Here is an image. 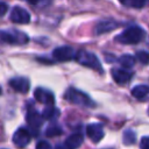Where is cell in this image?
I'll return each mask as SVG.
<instances>
[{
    "label": "cell",
    "instance_id": "ba28073f",
    "mask_svg": "<svg viewBox=\"0 0 149 149\" xmlns=\"http://www.w3.org/2000/svg\"><path fill=\"white\" fill-rule=\"evenodd\" d=\"M84 141L83 135L80 134H71L70 136L66 137V140L64 141V143H61L58 146H56L55 149H77L81 146Z\"/></svg>",
    "mask_w": 149,
    "mask_h": 149
},
{
    "label": "cell",
    "instance_id": "484cf974",
    "mask_svg": "<svg viewBox=\"0 0 149 149\" xmlns=\"http://www.w3.org/2000/svg\"><path fill=\"white\" fill-rule=\"evenodd\" d=\"M1 93H2V90H1V87H0V94H1Z\"/></svg>",
    "mask_w": 149,
    "mask_h": 149
},
{
    "label": "cell",
    "instance_id": "9c48e42d",
    "mask_svg": "<svg viewBox=\"0 0 149 149\" xmlns=\"http://www.w3.org/2000/svg\"><path fill=\"white\" fill-rule=\"evenodd\" d=\"M30 133L26 128H19L13 135V143L17 148H24L30 142Z\"/></svg>",
    "mask_w": 149,
    "mask_h": 149
},
{
    "label": "cell",
    "instance_id": "6da1fadb",
    "mask_svg": "<svg viewBox=\"0 0 149 149\" xmlns=\"http://www.w3.org/2000/svg\"><path fill=\"white\" fill-rule=\"evenodd\" d=\"M146 33L141 27L132 26L125 29L120 35L115 37V41L121 44H136L141 42L144 37Z\"/></svg>",
    "mask_w": 149,
    "mask_h": 149
},
{
    "label": "cell",
    "instance_id": "277c9868",
    "mask_svg": "<svg viewBox=\"0 0 149 149\" xmlns=\"http://www.w3.org/2000/svg\"><path fill=\"white\" fill-rule=\"evenodd\" d=\"M74 58L79 64H81L84 66H87L90 69H93V70H97L100 72L102 71L101 64H100L98 57L92 52H88L86 50H79L76 52Z\"/></svg>",
    "mask_w": 149,
    "mask_h": 149
},
{
    "label": "cell",
    "instance_id": "7c38bea8",
    "mask_svg": "<svg viewBox=\"0 0 149 149\" xmlns=\"http://www.w3.org/2000/svg\"><path fill=\"white\" fill-rule=\"evenodd\" d=\"M26 120H27V123H28L33 129L40 128V127L42 126V123H43V118H42V115H41L37 111H35L34 108H33V109L30 108V109L27 112Z\"/></svg>",
    "mask_w": 149,
    "mask_h": 149
},
{
    "label": "cell",
    "instance_id": "8992f818",
    "mask_svg": "<svg viewBox=\"0 0 149 149\" xmlns=\"http://www.w3.org/2000/svg\"><path fill=\"white\" fill-rule=\"evenodd\" d=\"M10 21L14 23H19V24H26L30 21V14L22 7L20 6H15L12 12H10V16H9Z\"/></svg>",
    "mask_w": 149,
    "mask_h": 149
},
{
    "label": "cell",
    "instance_id": "52a82bcc",
    "mask_svg": "<svg viewBox=\"0 0 149 149\" xmlns=\"http://www.w3.org/2000/svg\"><path fill=\"white\" fill-rule=\"evenodd\" d=\"M86 135L87 137L93 142L98 143L102 140L105 133H104V127L101 123H90L86 127Z\"/></svg>",
    "mask_w": 149,
    "mask_h": 149
},
{
    "label": "cell",
    "instance_id": "603a6c76",
    "mask_svg": "<svg viewBox=\"0 0 149 149\" xmlns=\"http://www.w3.org/2000/svg\"><path fill=\"white\" fill-rule=\"evenodd\" d=\"M36 149H52L51 144L47 141H40L36 144Z\"/></svg>",
    "mask_w": 149,
    "mask_h": 149
},
{
    "label": "cell",
    "instance_id": "ac0fdd59",
    "mask_svg": "<svg viewBox=\"0 0 149 149\" xmlns=\"http://www.w3.org/2000/svg\"><path fill=\"white\" fill-rule=\"evenodd\" d=\"M121 5L126 6V7H130V8H142L146 5L147 0H119Z\"/></svg>",
    "mask_w": 149,
    "mask_h": 149
},
{
    "label": "cell",
    "instance_id": "44dd1931",
    "mask_svg": "<svg viewBox=\"0 0 149 149\" xmlns=\"http://www.w3.org/2000/svg\"><path fill=\"white\" fill-rule=\"evenodd\" d=\"M135 59L139 61L141 64H148L149 63V52L144 50H140L136 52Z\"/></svg>",
    "mask_w": 149,
    "mask_h": 149
},
{
    "label": "cell",
    "instance_id": "7402d4cb",
    "mask_svg": "<svg viewBox=\"0 0 149 149\" xmlns=\"http://www.w3.org/2000/svg\"><path fill=\"white\" fill-rule=\"evenodd\" d=\"M28 1L30 5H35V6H47L51 2V0H26Z\"/></svg>",
    "mask_w": 149,
    "mask_h": 149
},
{
    "label": "cell",
    "instance_id": "d6986e66",
    "mask_svg": "<svg viewBox=\"0 0 149 149\" xmlns=\"http://www.w3.org/2000/svg\"><path fill=\"white\" fill-rule=\"evenodd\" d=\"M62 133H63V130H62V128H61L58 125H51V126H49V127L47 128V130H45V135L49 136V137L58 136V135H61Z\"/></svg>",
    "mask_w": 149,
    "mask_h": 149
},
{
    "label": "cell",
    "instance_id": "cb8c5ba5",
    "mask_svg": "<svg viewBox=\"0 0 149 149\" xmlns=\"http://www.w3.org/2000/svg\"><path fill=\"white\" fill-rule=\"evenodd\" d=\"M141 149H149V136H143L140 142Z\"/></svg>",
    "mask_w": 149,
    "mask_h": 149
},
{
    "label": "cell",
    "instance_id": "ffe728a7",
    "mask_svg": "<svg viewBox=\"0 0 149 149\" xmlns=\"http://www.w3.org/2000/svg\"><path fill=\"white\" fill-rule=\"evenodd\" d=\"M135 140H136V136H135V133L133 130L128 129L123 133V143L125 144H127V146L133 144L135 142Z\"/></svg>",
    "mask_w": 149,
    "mask_h": 149
},
{
    "label": "cell",
    "instance_id": "4fadbf2b",
    "mask_svg": "<svg viewBox=\"0 0 149 149\" xmlns=\"http://www.w3.org/2000/svg\"><path fill=\"white\" fill-rule=\"evenodd\" d=\"M112 77L116 84L123 85L133 78V73L129 71H126L123 69H113L112 70Z\"/></svg>",
    "mask_w": 149,
    "mask_h": 149
},
{
    "label": "cell",
    "instance_id": "9a60e30c",
    "mask_svg": "<svg viewBox=\"0 0 149 149\" xmlns=\"http://www.w3.org/2000/svg\"><path fill=\"white\" fill-rule=\"evenodd\" d=\"M149 94V86L148 85H136L132 90V95L136 99H144Z\"/></svg>",
    "mask_w": 149,
    "mask_h": 149
},
{
    "label": "cell",
    "instance_id": "d4e9b609",
    "mask_svg": "<svg viewBox=\"0 0 149 149\" xmlns=\"http://www.w3.org/2000/svg\"><path fill=\"white\" fill-rule=\"evenodd\" d=\"M8 10V5L6 2L0 1V16H3Z\"/></svg>",
    "mask_w": 149,
    "mask_h": 149
},
{
    "label": "cell",
    "instance_id": "8fae6325",
    "mask_svg": "<svg viewBox=\"0 0 149 149\" xmlns=\"http://www.w3.org/2000/svg\"><path fill=\"white\" fill-rule=\"evenodd\" d=\"M34 97L41 104L52 105L55 102V97H54L52 92L49 91V90H45L43 87H37L35 90V92H34Z\"/></svg>",
    "mask_w": 149,
    "mask_h": 149
},
{
    "label": "cell",
    "instance_id": "30bf717a",
    "mask_svg": "<svg viewBox=\"0 0 149 149\" xmlns=\"http://www.w3.org/2000/svg\"><path fill=\"white\" fill-rule=\"evenodd\" d=\"M9 86L19 93H27L30 88L29 80L24 77H14V78H12L9 80Z\"/></svg>",
    "mask_w": 149,
    "mask_h": 149
},
{
    "label": "cell",
    "instance_id": "5b68a950",
    "mask_svg": "<svg viewBox=\"0 0 149 149\" xmlns=\"http://www.w3.org/2000/svg\"><path fill=\"white\" fill-rule=\"evenodd\" d=\"M74 56H76V51L70 45H62L52 51V57L58 62H68L74 58Z\"/></svg>",
    "mask_w": 149,
    "mask_h": 149
},
{
    "label": "cell",
    "instance_id": "2e32d148",
    "mask_svg": "<svg viewBox=\"0 0 149 149\" xmlns=\"http://www.w3.org/2000/svg\"><path fill=\"white\" fill-rule=\"evenodd\" d=\"M119 62H120V64H121L123 68L130 69V68H133V66L135 65L136 59H135L134 56H132V55H129V54H125V55H122V56L119 58Z\"/></svg>",
    "mask_w": 149,
    "mask_h": 149
},
{
    "label": "cell",
    "instance_id": "3957f363",
    "mask_svg": "<svg viewBox=\"0 0 149 149\" xmlns=\"http://www.w3.org/2000/svg\"><path fill=\"white\" fill-rule=\"evenodd\" d=\"M0 40L7 44H17V45L26 44L29 41L28 36L17 29L0 30Z\"/></svg>",
    "mask_w": 149,
    "mask_h": 149
},
{
    "label": "cell",
    "instance_id": "4316f807",
    "mask_svg": "<svg viewBox=\"0 0 149 149\" xmlns=\"http://www.w3.org/2000/svg\"><path fill=\"white\" fill-rule=\"evenodd\" d=\"M148 115H149V109H148Z\"/></svg>",
    "mask_w": 149,
    "mask_h": 149
},
{
    "label": "cell",
    "instance_id": "5bb4252c",
    "mask_svg": "<svg viewBox=\"0 0 149 149\" xmlns=\"http://www.w3.org/2000/svg\"><path fill=\"white\" fill-rule=\"evenodd\" d=\"M118 27V23L113 20H102L100 22L97 23L95 26V34H105V33H108L113 29H115Z\"/></svg>",
    "mask_w": 149,
    "mask_h": 149
},
{
    "label": "cell",
    "instance_id": "e0dca14e",
    "mask_svg": "<svg viewBox=\"0 0 149 149\" xmlns=\"http://www.w3.org/2000/svg\"><path fill=\"white\" fill-rule=\"evenodd\" d=\"M58 114H59L58 109L55 108V107H52V105H50L49 107L44 108V111H43V113H42V118H43V119H47V120H52V119L57 118Z\"/></svg>",
    "mask_w": 149,
    "mask_h": 149
},
{
    "label": "cell",
    "instance_id": "7a4b0ae2",
    "mask_svg": "<svg viewBox=\"0 0 149 149\" xmlns=\"http://www.w3.org/2000/svg\"><path fill=\"white\" fill-rule=\"evenodd\" d=\"M64 99H66L69 102L74 104V105H79L83 107H92L94 106V102L92 101V99L84 92L70 87L66 90V92L64 93Z\"/></svg>",
    "mask_w": 149,
    "mask_h": 149
}]
</instances>
